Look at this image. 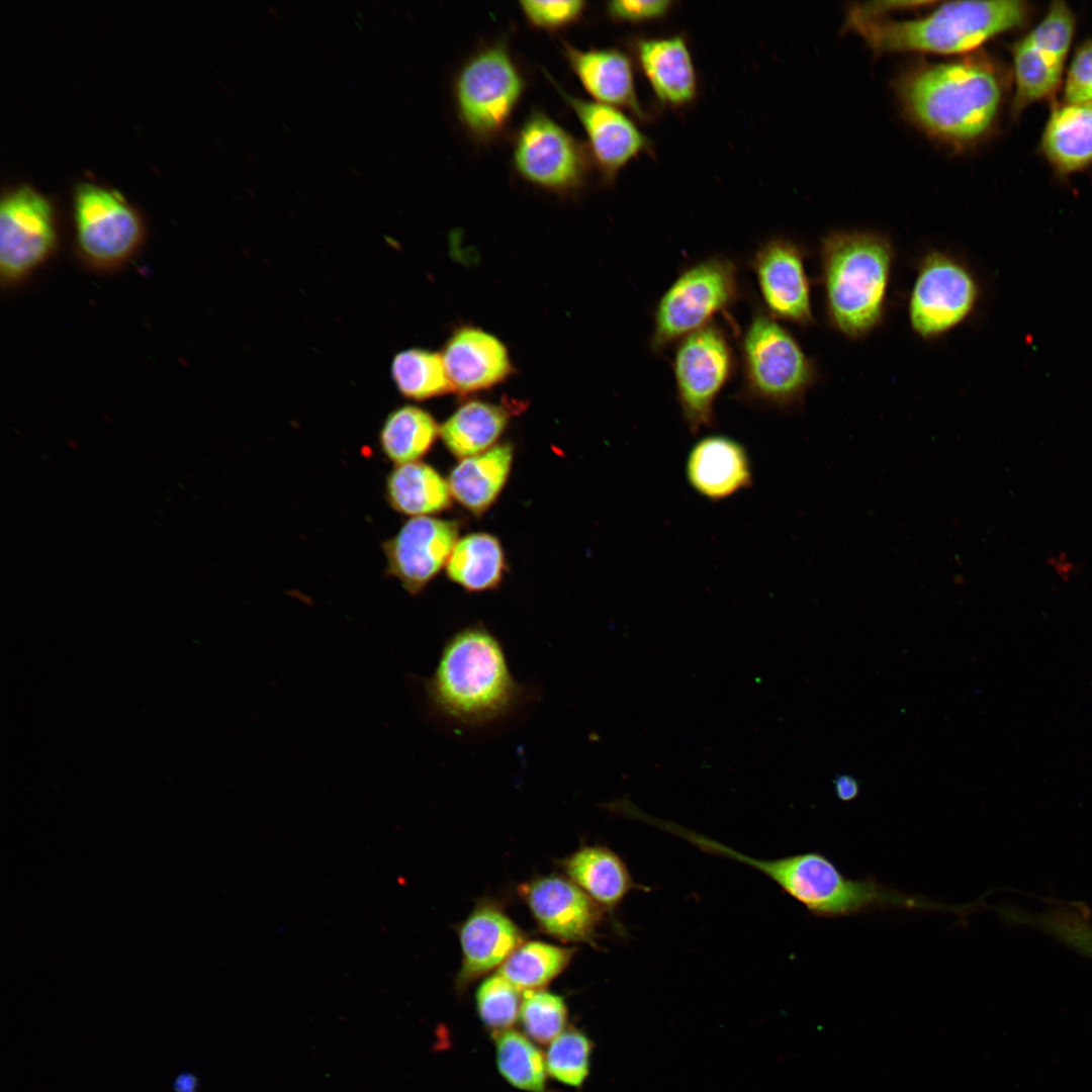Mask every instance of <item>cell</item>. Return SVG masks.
<instances>
[{"instance_id": "4316f807", "label": "cell", "mask_w": 1092, "mask_h": 1092, "mask_svg": "<svg viewBox=\"0 0 1092 1092\" xmlns=\"http://www.w3.org/2000/svg\"><path fill=\"white\" fill-rule=\"evenodd\" d=\"M385 497L392 510L411 518L441 513L452 502L448 480L422 461L394 465L385 480Z\"/></svg>"}, {"instance_id": "ba28073f", "label": "cell", "mask_w": 1092, "mask_h": 1092, "mask_svg": "<svg viewBox=\"0 0 1092 1092\" xmlns=\"http://www.w3.org/2000/svg\"><path fill=\"white\" fill-rule=\"evenodd\" d=\"M524 89V77L505 42L478 50L455 79L460 122L477 143H492L507 130Z\"/></svg>"}, {"instance_id": "4fadbf2b", "label": "cell", "mask_w": 1092, "mask_h": 1092, "mask_svg": "<svg viewBox=\"0 0 1092 1092\" xmlns=\"http://www.w3.org/2000/svg\"><path fill=\"white\" fill-rule=\"evenodd\" d=\"M978 298V283L961 261L943 252H929L919 265L910 294V326L921 338H937L964 322Z\"/></svg>"}, {"instance_id": "f35d334b", "label": "cell", "mask_w": 1092, "mask_h": 1092, "mask_svg": "<svg viewBox=\"0 0 1092 1092\" xmlns=\"http://www.w3.org/2000/svg\"><path fill=\"white\" fill-rule=\"evenodd\" d=\"M673 4L668 0H614L606 4V11L616 22L643 23L663 18Z\"/></svg>"}, {"instance_id": "ffe728a7", "label": "cell", "mask_w": 1092, "mask_h": 1092, "mask_svg": "<svg viewBox=\"0 0 1092 1092\" xmlns=\"http://www.w3.org/2000/svg\"><path fill=\"white\" fill-rule=\"evenodd\" d=\"M630 50L662 105L678 109L694 102L698 94V76L684 35L636 36L630 40Z\"/></svg>"}, {"instance_id": "5bb4252c", "label": "cell", "mask_w": 1092, "mask_h": 1092, "mask_svg": "<svg viewBox=\"0 0 1092 1092\" xmlns=\"http://www.w3.org/2000/svg\"><path fill=\"white\" fill-rule=\"evenodd\" d=\"M1075 24V15L1068 4L1053 2L1037 25L1013 46L1014 114L1051 97L1059 89Z\"/></svg>"}, {"instance_id": "4dcf8cb0", "label": "cell", "mask_w": 1092, "mask_h": 1092, "mask_svg": "<svg viewBox=\"0 0 1092 1092\" xmlns=\"http://www.w3.org/2000/svg\"><path fill=\"white\" fill-rule=\"evenodd\" d=\"M492 1037L496 1069L508 1084L523 1092H549L545 1054L536 1042L514 1028Z\"/></svg>"}, {"instance_id": "74e56055", "label": "cell", "mask_w": 1092, "mask_h": 1092, "mask_svg": "<svg viewBox=\"0 0 1092 1092\" xmlns=\"http://www.w3.org/2000/svg\"><path fill=\"white\" fill-rule=\"evenodd\" d=\"M1063 102H1092V39L1081 43L1067 70Z\"/></svg>"}, {"instance_id": "7a4b0ae2", "label": "cell", "mask_w": 1092, "mask_h": 1092, "mask_svg": "<svg viewBox=\"0 0 1092 1092\" xmlns=\"http://www.w3.org/2000/svg\"><path fill=\"white\" fill-rule=\"evenodd\" d=\"M897 92L905 112L920 128L954 146L982 138L1001 102L994 67L977 55L917 65L900 77Z\"/></svg>"}, {"instance_id": "e0dca14e", "label": "cell", "mask_w": 1092, "mask_h": 1092, "mask_svg": "<svg viewBox=\"0 0 1092 1092\" xmlns=\"http://www.w3.org/2000/svg\"><path fill=\"white\" fill-rule=\"evenodd\" d=\"M551 81L584 128L593 165L605 184H614L631 161L651 151L649 139L623 110L570 95Z\"/></svg>"}, {"instance_id": "1f68e13d", "label": "cell", "mask_w": 1092, "mask_h": 1092, "mask_svg": "<svg viewBox=\"0 0 1092 1092\" xmlns=\"http://www.w3.org/2000/svg\"><path fill=\"white\" fill-rule=\"evenodd\" d=\"M573 947L532 940L519 945L499 967L504 976L520 992L544 989L570 963Z\"/></svg>"}, {"instance_id": "7402d4cb", "label": "cell", "mask_w": 1092, "mask_h": 1092, "mask_svg": "<svg viewBox=\"0 0 1092 1092\" xmlns=\"http://www.w3.org/2000/svg\"><path fill=\"white\" fill-rule=\"evenodd\" d=\"M568 66L595 101L630 112L646 120L648 113L639 100L634 62L616 48L579 50L562 41Z\"/></svg>"}, {"instance_id": "f546056e", "label": "cell", "mask_w": 1092, "mask_h": 1092, "mask_svg": "<svg viewBox=\"0 0 1092 1092\" xmlns=\"http://www.w3.org/2000/svg\"><path fill=\"white\" fill-rule=\"evenodd\" d=\"M440 426L427 411L402 405L390 412L379 432V446L394 465L420 461L436 439Z\"/></svg>"}, {"instance_id": "d4e9b609", "label": "cell", "mask_w": 1092, "mask_h": 1092, "mask_svg": "<svg viewBox=\"0 0 1092 1092\" xmlns=\"http://www.w3.org/2000/svg\"><path fill=\"white\" fill-rule=\"evenodd\" d=\"M513 460L514 446L509 442L461 459L447 478L452 497L473 515H482L500 494Z\"/></svg>"}, {"instance_id": "6da1fadb", "label": "cell", "mask_w": 1092, "mask_h": 1092, "mask_svg": "<svg viewBox=\"0 0 1092 1092\" xmlns=\"http://www.w3.org/2000/svg\"><path fill=\"white\" fill-rule=\"evenodd\" d=\"M422 690L428 712L468 729L508 719L528 696L512 673L500 640L483 624L463 627L445 641Z\"/></svg>"}, {"instance_id": "30bf717a", "label": "cell", "mask_w": 1092, "mask_h": 1092, "mask_svg": "<svg viewBox=\"0 0 1092 1092\" xmlns=\"http://www.w3.org/2000/svg\"><path fill=\"white\" fill-rule=\"evenodd\" d=\"M73 219L77 252L98 271L127 263L145 238L139 211L115 189L90 181L74 187Z\"/></svg>"}, {"instance_id": "ab89813d", "label": "cell", "mask_w": 1092, "mask_h": 1092, "mask_svg": "<svg viewBox=\"0 0 1092 1092\" xmlns=\"http://www.w3.org/2000/svg\"><path fill=\"white\" fill-rule=\"evenodd\" d=\"M833 790L840 801L850 802L858 796L859 784L852 776L840 775L833 780Z\"/></svg>"}, {"instance_id": "277c9868", "label": "cell", "mask_w": 1092, "mask_h": 1092, "mask_svg": "<svg viewBox=\"0 0 1092 1092\" xmlns=\"http://www.w3.org/2000/svg\"><path fill=\"white\" fill-rule=\"evenodd\" d=\"M821 276L830 324L861 338L884 316L894 260L890 241L869 232H836L821 244Z\"/></svg>"}, {"instance_id": "8fae6325", "label": "cell", "mask_w": 1092, "mask_h": 1092, "mask_svg": "<svg viewBox=\"0 0 1092 1092\" xmlns=\"http://www.w3.org/2000/svg\"><path fill=\"white\" fill-rule=\"evenodd\" d=\"M593 165L587 148L541 110H533L514 140L513 166L541 189L571 194L586 182Z\"/></svg>"}, {"instance_id": "f1b7e54d", "label": "cell", "mask_w": 1092, "mask_h": 1092, "mask_svg": "<svg viewBox=\"0 0 1092 1092\" xmlns=\"http://www.w3.org/2000/svg\"><path fill=\"white\" fill-rule=\"evenodd\" d=\"M507 568L499 540L488 533H471L460 538L446 564L451 581L469 593L497 588Z\"/></svg>"}, {"instance_id": "d6a6232c", "label": "cell", "mask_w": 1092, "mask_h": 1092, "mask_svg": "<svg viewBox=\"0 0 1092 1092\" xmlns=\"http://www.w3.org/2000/svg\"><path fill=\"white\" fill-rule=\"evenodd\" d=\"M391 376L406 398L426 400L453 391L442 356L424 349L397 353L391 362Z\"/></svg>"}, {"instance_id": "e575fe53", "label": "cell", "mask_w": 1092, "mask_h": 1092, "mask_svg": "<svg viewBox=\"0 0 1092 1092\" xmlns=\"http://www.w3.org/2000/svg\"><path fill=\"white\" fill-rule=\"evenodd\" d=\"M522 1032L537 1044L548 1045L568 1026L564 999L545 989L523 992L520 1009Z\"/></svg>"}, {"instance_id": "d6986e66", "label": "cell", "mask_w": 1092, "mask_h": 1092, "mask_svg": "<svg viewBox=\"0 0 1092 1092\" xmlns=\"http://www.w3.org/2000/svg\"><path fill=\"white\" fill-rule=\"evenodd\" d=\"M457 932L462 951L456 977L460 992L493 969H499L524 942L522 930L500 906L487 900L474 907Z\"/></svg>"}, {"instance_id": "8992f818", "label": "cell", "mask_w": 1092, "mask_h": 1092, "mask_svg": "<svg viewBox=\"0 0 1092 1092\" xmlns=\"http://www.w3.org/2000/svg\"><path fill=\"white\" fill-rule=\"evenodd\" d=\"M810 914L840 918L871 911L906 909L942 911L964 916L974 906H947L889 887L873 877L861 880L844 876L838 867L819 851L795 854L794 870L786 891Z\"/></svg>"}, {"instance_id": "603a6c76", "label": "cell", "mask_w": 1092, "mask_h": 1092, "mask_svg": "<svg viewBox=\"0 0 1092 1092\" xmlns=\"http://www.w3.org/2000/svg\"><path fill=\"white\" fill-rule=\"evenodd\" d=\"M441 356L453 391L463 394L490 388L512 371L503 343L477 328L465 327L455 332Z\"/></svg>"}, {"instance_id": "9a60e30c", "label": "cell", "mask_w": 1092, "mask_h": 1092, "mask_svg": "<svg viewBox=\"0 0 1092 1092\" xmlns=\"http://www.w3.org/2000/svg\"><path fill=\"white\" fill-rule=\"evenodd\" d=\"M460 524L431 516L405 521L382 542L386 573L411 596H418L447 564L459 540Z\"/></svg>"}, {"instance_id": "5b68a950", "label": "cell", "mask_w": 1092, "mask_h": 1092, "mask_svg": "<svg viewBox=\"0 0 1092 1092\" xmlns=\"http://www.w3.org/2000/svg\"><path fill=\"white\" fill-rule=\"evenodd\" d=\"M739 351L736 398L744 403L792 410L816 380V367L796 338L763 308H754Z\"/></svg>"}, {"instance_id": "52a82bcc", "label": "cell", "mask_w": 1092, "mask_h": 1092, "mask_svg": "<svg viewBox=\"0 0 1092 1092\" xmlns=\"http://www.w3.org/2000/svg\"><path fill=\"white\" fill-rule=\"evenodd\" d=\"M739 268L728 256L714 255L688 265L657 300L650 349L660 353L726 314L741 298Z\"/></svg>"}, {"instance_id": "60d3db41", "label": "cell", "mask_w": 1092, "mask_h": 1092, "mask_svg": "<svg viewBox=\"0 0 1092 1092\" xmlns=\"http://www.w3.org/2000/svg\"><path fill=\"white\" fill-rule=\"evenodd\" d=\"M199 1078L191 1071H182L178 1073L173 1082L172 1089L174 1092H199Z\"/></svg>"}, {"instance_id": "cb8c5ba5", "label": "cell", "mask_w": 1092, "mask_h": 1092, "mask_svg": "<svg viewBox=\"0 0 1092 1092\" xmlns=\"http://www.w3.org/2000/svg\"><path fill=\"white\" fill-rule=\"evenodd\" d=\"M561 867L568 879L605 911L613 912L632 890L642 889L624 860L607 846H581L566 856Z\"/></svg>"}, {"instance_id": "8d00e7d4", "label": "cell", "mask_w": 1092, "mask_h": 1092, "mask_svg": "<svg viewBox=\"0 0 1092 1092\" xmlns=\"http://www.w3.org/2000/svg\"><path fill=\"white\" fill-rule=\"evenodd\" d=\"M519 5L532 27L550 32L576 23L586 9L581 0H522Z\"/></svg>"}, {"instance_id": "ac0fdd59", "label": "cell", "mask_w": 1092, "mask_h": 1092, "mask_svg": "<svg viewBox=\"0 0 1092 1092\" xmlns=\"http://www.w3.org/2000/svg\"><path fill=\"white\" fill-rule=\"evenodd\" d=\"M519 892L542 931L565 942L594 943L605 910L570 879L538 877Z\"/></svg>"}, {"instance_id": "d590c367", "label": "cell", "mask_w": 1092, "mask_h": 1092, "mask_svg": "<svg viewBox=\"0 0 1092 1092\" xmlns=\"http://www.w3.org/2000/svg\"><path fill=\"white\" fill-rule=\"evenodd\" d=\"M521 1003V992L499 973L483 980L475 993L477 1015L492 1036L514 1028Z\"/></svg>"}, {"instance_id": "3957f363", "label": "cell", "mask_w": 1092, "mask_h": 1092, "mask_svg": "<svg viewBox=\"0 0 1092 1092\" xmlns=\"http://www.w3.org/2000/svg\"><path fill=\"white\" fill-rule=\"evenodd\" d=\"M1027 11L1026 2L1020 0L952 1L915 19L848 14L846 25L880 53L966 54L1019 27Z\"/></svg>"}, {"instance_id": "83f0119b", "label": "cell", "mask_w": 1092, "mask_h": 1092, "mask_svg": "<svg viewBox=\"0 0 1092 1092\" xmlns=\"http://www.w3.org/2000/svg\"><path fill=\"white\" fill-rule=\"evenodd\" d=\"M510 418L511 412L504 405L470 400L440 426V437L452 455L464 459L495 446Z\"/></svg>"}, {"instance_id": "7c38bea8", "label": "cell", "mask_w": 1092, "mask_h": 1092, "mask_svg": "<svg viewBox=\"0 0 1092 1092\" xmlns=\"http://www.w3.org/2000/svg\"><path fill=\"white\" fill-rule=\"evenodd\" d=\"M58 244L55 209L47 196L26 184L9 188L2 194V285L12 286L23 281L55 254Z\"/></svg>"}, {"instance_id": "9c48e42d", "label": "cell", "mask_w": 1092, "mask_h": 1092, "mask_svg": "<svg viewBox=\"0 0 1092 1092\" xmlns=\"http://www.w3.org/2000/svg\"><path fill=\"white\" fill-rule=\"evenodd\" d=\"M738 360L726 329L712 323L675 344L671 368L682 421L698 435L717 424L716 402Z\"/></svg>"}, {"instance_id": "2e32d148", "label": "cell", "mask_w": 1092, "mask_h": 1092, "mask_svg": "<svg viewBox=\"0 0 1092 1092\" xmlns=\"http://www.w3.org/2000/svg\"><path fill=\"white\" fill-rule=\"evenodd\" d=\"M804 259L798 244L775 237L762 242L749 260L764 310L801 327L814 322Z\"/></svg>"}, {"instance_id": "836d02e7", "label": "cell", "mask_w": 1092, "mask_h": 1092, "mask_svg": "<svg viewBox=\"0 0 1092 1092\" xmlns=\"http://www.w3.org/2000/svg\"><path fill=\"white\" fill-rule=\"evenodd\" d=\"M594 1042L575 1026H568L554 1038L545 1053L548 1076L565 1086L579 1089L589 1076Z\"/></svg>"}, {"instance_id": "44dd1931", "label": "cell", "mask_w": 1092, "mask_h": 1092, "mask_svg": "<svg viewBox=\"0 0 1092 1092\" xmlns=\"http://www.w3.org/2000/svg\"><path fill=\"white\" fill-rule=\"evenodd\" d=\"M686 477L694 491L710 502L725 500L753 483L746 447L722 434L699 439L690 449Z\"/></svg>"}, {"instance_id": "484cf974", "label": "cell", "mask_w": 1092, "mask_h": 1092, "mask_svg": "<svg viewBox=\"0 0 1092 1092\" xmlns=\"http://www.w3.org/2000/svg\"><path fill=\"white\" fill-rule=\"evenodd\" d=\"M1040 148L1061 173L1080 171L1092 163V102L1061 103L1046 121Z\"/></svg>"}]
</instances>
